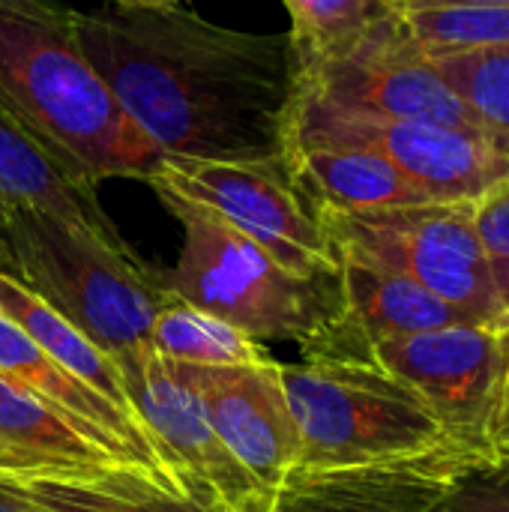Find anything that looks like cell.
<instances>
[{
  "label": "cell",
  "instance_id": "obj_1",
  "mask_svg": "<svg viewBox=\"0 0 509 512\" xmlns=\"http://www.w3.org/2000/svg\"><path fill=\"white\" fill-rule=\"evenodd\" d=\"M84 57L162 156L285 165L303 99L291 33L219 27L177 6L75 9Z\"/></svg>",
  "mask_w": 509,
  "mask_h": 512
},
{
  "label": "cell",
  "instance_id": "obj_2",
  "mask_svg": "<svg viewBox=\"0 0 509 512\" xmlns=\"http://www.w3.org/2000/svg\"><path fill=\"white\" fill-rule=\"evenodd\" d=\"M0 108L93 186L147 183L165 159L84 57L75 9L57 0H0Z\"/></svg>",
  "mask_w": 509,
  "mask_h": 512
},
{
  "label": "cell",
  "instance_id": "obj_3",
  "mask_svg": "<svg viewBox=\"0 0 509 512\" xmlns=\"http://www.w3.org/2000/svg\"><path fill=\"white\" fill-rule=\"evenodd\" d=\"M0 267L114 363L153 348L156 312L171 297L165 276H156L123 237L45 210H21L0 222Z\"/></svg>",
  "mask_w": 509,
  "mask_h": 512
},
{
  "label": "cell",
  "instance_id": "obj_4",
  "mask_svg": "<svg viewBox=\"0 0 509 512\" xmlns=\"http://www.w3.org/2000/svg\"><path fill=\"white\" fill-rule=\"evenodd\" d=\"M279 375L300 432L294 474L402 462L450 444L423 396L372 354L309 351L279 363Z\"/></svg>",
  "mask_w": 509,
  "mask_h": 512
},
{
  "label": "cell",
  "instance_id": "obj_5",
  "mask_svg": "<svg viewBox=\"0 0 509 512\" xmlns=\"http://www.w3.org/2000/svg\"><path fill=\"white\" fill-rule=\"evenodd\" d=\"M183 228L168 291L258 342H318L339 318V276L297 279L234 225L171 192L153 189Z\"/></svg>",
  "mask_w": 509,
  "mask_h": 512
},
{
  "label": "cell",
  "instance_id": "obj_6",
  "mask_svg": "<svg viewBox=\"0 0 509 512\" xmlns=\"http://www.w3.org/2000/svg\"><path fill=\"white\" fill-rule=\"evenodd\" d=\"M312 210L339 258L408 276L477 324L509 330L474 231V204L432 201L369 213Z\"/></svg>",
  "mask_w": 509,
  "mask_h": 512
},
{
  "label": "cell",
  "instance_id": "obj_7",
  "mask_svg": "<svg viewBox=\"0 0 509 512\" xmlns=\"http://www.w3.org/2000/svg\"><path fill=\"white\" fill-rule=\"evenodd\" d=\"M297 147H348L378 153L435 204H477L509 183V135L345 111L309 96L306 90L291 150Z\"/></svg>",
  "mask_w": 509,
  "mask_h": 512
},
{
  "label": "cell",
  "instance_id": "obj_8",
  "mask_svg": "<svg viewBox=\"0 0 509 512\" xmlns=\"http://www.w3.org/2000/svg\"><path fill=\"white\" fill-rule=\"evenodd\" d=\"M147 183L207 207L297 279L339 276V255L285 165L165 156Z\"/></svg>",
  "mask_w": 509,
  "mask_h": 512
},
{
  "label": "cell",
  "instance_id": "obj_9",
  "mask_svg": "<svg viewBox=\"0 0 509 512\" xmlns=\"http://www.w3.org/2000/svg\"><path fill=\"white\" fill-rule=\"evenodd\" d=\"M126 396L162 447L180 495L198 512H273L276 501L210 426L180 363L153 348L117 363Z\"/></svg>",
  "mask_w": 509,
  "mask_h": 512
},
{
  "label": "cell",
  "instance_id": "obj_10",
  "mask_svg": "<svg viewBox=\"0 0 509 512\" xmlns=\"http://www.w3.org/2000/svg\"><path fill=\"white\" fill-rule=\"evenodd\" d=\"M507 348L509 330L453 324L381 339L369 354L423 396L453 447L495 456Z\"/></svg>",
  "mask_w": 509,
  "mask_h": 512
},
{
  "label": "cell",
  "instance_id": "obj_11",
  "mask_svg": "<svg viewBox=\"0 0 509 512\" xmlns=\"http://www.w3.org/2000/svg\"><path fill=\"white\" fill-rule=\"evenodd\" d=\"M303 90L345 111L495 132L444 81L426 48L411 36L402 9L354 51L303 66Z\"/></svg>",
  "mask_w": 509,
  "mask_h": 512
},
{
  "label": "cell",
  "instance_id": "obj_12",
  "mask_svg": "<svg viewBox=\"0 0 509 512\" xmlns=\"http://www.w3.org/2000/svg\"><path fill=\"white\" fill-rule=\"evenodd\" d=\"M210 426L234 459L279 501L300 462V432L285 399L279 363L270 366H186Z\"/></svg>",
  "mask_w": 509,
  "mask_h": 512
},
{
  "label": "cell",
  "instance_id": "obj_13",
  "mask_svg": "<svg viewBox=\"0 0 509 512\" xmlns=\"http://www.w3.org/2000/svg\"><path fill=\"white\" fill-rule=\"evenodd\" d=\"M0 378L9 387L30 393L33 399L66 417L72 426H78L84 435H90L120 462L132 465L159 489L183 498L174 483L171 465L162 447L156 444V438L150 435V429L138 417L120 411L114 402H108L105 396L81 384L75 375H69L3 312H0Z\"/></svg>",
  "mask_w": 509,
  "mask_h": 512
},
{
  "label": "cell",
  "instance_id": "obj_14",
  "mask_svg": "<svg viewBox=\"0 0 509 512\" xmlns=\"http://www.w3.org/2000/svg\"><path fill=\"white\" fill-rule=\"evenodd\" d=\"M453 324L477 321L408 276L366 261L339 258V318L318 342L300 351L369 354V348L381 339L426 333Z\"/></svg>",
  "mask_w": 509,
  "mask_h": 512
},
{
  "label": "cell",
  "instance_id": "obj_15",
  "mask_svg": "<svg viewBox=\"0 0 509 512\" xmlns=\"http://www.w3.org/2000/svg\"><path fill=\"white\" fill-rule=\"evenodd\" d=\"M456 447L318 474H291L273 512H435Z\"/></svg>",
  "mask_w": 509,
  "mask_h": 512
},
{
  "label": "cell",
  "instance_id": "obj_16",
  "mask_svg": "<svg viewBox=\"0 0 509 512\" xmlns=\"http://www.w3.org/2000/svg\"><path fill=\"white\" fill-rule=\"evenodd\" d=\"M123 468L135 471L66 417L0 378V477H90Z\"/></svg>",
  "mask_w": 509,
  "mask_h": 512
},
{
  "label": "cell",
  "instance_id": "obj_17",
  "mask_svg": "<svg viewBox=\"0 0 509 512\" xmlns=\"http://www.w3.org/2000/svg\"><path fill=\"white\" fill-rule=\"evenodd\" d=\"M21 210H45L105 237H120L96 198V186L0 108V222Z\"/></svg>",
  "mask_w": 509,
  "mask_h": 512
},
{
  "label": "cell",
  "instance_id": "obj_18",
  "mask_svg": "<svg viewBox=\"0 0 509 512\" xmlns=\"http://www.w3.org/2000/svg\"><path fill=\"white\" fill-rule=\"evenodd\" d=\"M297 189L312 207L369 213L390 207L432 204L393 162L369 150L297 147L288 159Z\"/></svg>",
  "mask_w": 509,
  "mask_h": 512
},
{
  "label": "cell",
  "instance_id": "obj_19",
  "mask_svg": "<svg viewBox=\"0 0 509 512\" xmlns=\"http://www.w3.org/2000/svg\"><path fill=\"white\" fill-rule=\"evenodd\" d=\"M0 492L30 512H198L135 471L0 477Z\"/></svg>",
  "mask_w": 509,
  "mask_h": 512
},
{
  "label": "cell",
  "instance_id": "obj_20",
  "mask_svg": "<svg viewBox=\"0 0 509 512\" xmlns=\"http://www.w3.org/2000/svg\"><path fill=\"white\" fill-rule=\"evenodd\" d=\"M0 312L9 315L69 375H75L81 384H87L90 390H96L99 396L114 402L120 411L138 417L126 396L123 375H120L117 363L102 348H96L81 330H75L60 312H54L42 297H36L27 285H21L12 273H6L3 267H0Z\"/></svg>",
  "mask_w": 509,
  "mask_h": 512
},
{
  "label": "cell",
  "instance_id": "obj_21",
  "mask_svg": "<svg viewBox=\"0 0 509 512\" xmlns=\"http://www.w3.org/2000/svg\"><path fill=\"white\" fill-rule=\"evenodd\" d=\"M150 345L159 357L186 366H270V348L240 327L207 315L180 297H168L156 312Z\"/></svg>",
  "mask_w": 509,
  "mask_h": 512
},
{
  "label": "cell",
  "instance_id": "obj_22",
  "mask_svg": "<svg viewBox=\"0 0 509 512\" xmlns=\"http://www.w3.org/2000/svg\"><path fill=\"white\" fill-rule=\"evenodd\" d=\"M291 15V39L300 63H321L354 51L390 15L396 0H282Z\"/></svg>",
  "mask_w": 509,
  "mask_h": 512
},
{
  "label": "cell",
  "instance_id": "obj_23",
  "mask_svg": "<svg viewBox=\"0 0 509 512\" xmlns=\"http://www.w3.org/2000/svg\"><path fill=\"white\" fill-rule=\"evenodd\" d=\"M411 36L426 51L509 48V3L399 0Z\"/></svg>",
  "mask_w": 509,
  "mask_h": 512
},
{
  "label": "cell",
  "instance_id": "obj_24",
  "mask_svg": "<svg viewBox=\"0 0 509 512\" xmlns=\"http://www.w3.org/2000/svg\"><path fill=\"white\" fill-rule=\"evenodd\" d=\"M459 99L495 132L509 135V48L426 51Z\"/></svg>",
  "mask_w": 509,
  "mask_h": 512
},
{
  "label": "cell",
  "instance_id": "obj_25",
  "mask_svg": "<svg viewBox=\"0 0 509 512\" xmlns=\"http://www.w3.org/2000/svg\"><path fill=\"white\" fill-rule=\"evenodd\" d=\"M435 512H509V459L456 447Z\"/></svg>",
  "mask_w": 509,
  "mask_h": 512
},
{
  "label": "cell",
  "instance_id": "obj_26",
  "mask_svg": "<svg viewBox=\"0 0 509 512\" xmlns=\"http://www.w3.org/2000/svg\"><path fill=\"white\" fill-rule=\"evenodd\" d=\"M474 231L509 327V183L474 204Z\"/></svg>",
  "mask_w": 509,
  "mask_h": 512
},
{
  "label": "cell",
  "instance_id": "obj_27",
  "mask_svg": "<svg viewBox=\"0 0 509 512\" xmlns=\"http://www.w3.org/2000/svg\"><path fill=\"white\" fill-rule=\"evenodd\" d=\"M509 444V348L507 369H504V387H501V408H498V432H495V453L498 447Z\"/></svg>",
  "mask_w": 509,
  "mask_h": 512
},
{
  "label": "cell",
  "instance_id": "obj_28",
  "mask_svg": "<svg viewBox=\"0 0 509 512\" xmlns=\"http://www.w3.org/2000/svg\"><path fill=\"white\" fill-rule=\"evenodd\" d=\"M123 6H147V9H159V6H177V0H114Z\"/></svg>",
  "mask_w": 509,
  "mask_h": 512
},
{
  "label": "cell",
  "instance_id": "obj_29",
  "mask_svg": "<svg viewBox=\"0 0 509 512\" xmlns=\"http://www.w3.org/2000/svg\"><path fill=\"white\" fill-rule=\"evenodd\" d=\"M0 512H30L24 504H18L15 498H9V495H3L0 492Z\"/></svg>",
  "mask_w": 509,
  "mask_h": 512
},
{
  "label": "cell",
  "instance_id": "obj_30",
  "mask_svg": "<svg viewBox=\"0 0 509 512\" xmlns=\"http://www.w3.org/2000/svg\"><path fill=\"white\" fill-rule=\"evenodd\" d=\"M420 3H509V0H420Z\"/></svg>",
  "mask_w": 509,
  "mask_h": 512
},
{
  "label": "cell",
  "instance_id": "obj_31",
  "mask_svg": "<svg viewBox=\"0 0 509 512\" xmlns=\"http://www.w3.org/2000/svg\"><path fill=\"white\" fill-rule=\"evenodd\" d=\"M495 456H504V459H509V444H504V447H498V453Z\"/></svg>",
  "mask_w": 509,
  "mask_h": 512
},
{
  "label": "cell",
  "instance_id": "obj_32",
  "mask_svg": "<svg viewBox=\"0 0 509 512\" xmlns=\"http://www.w3.org/2000/svg\"><path fill=\"white\" fill-rule=\"evenodd\" d=\"M396 3H399V0H396Z\"/></svg>",
  "mask_w": 509,
  "mask_h": 512
}]
</instances>
